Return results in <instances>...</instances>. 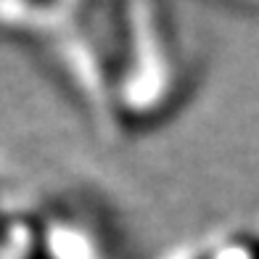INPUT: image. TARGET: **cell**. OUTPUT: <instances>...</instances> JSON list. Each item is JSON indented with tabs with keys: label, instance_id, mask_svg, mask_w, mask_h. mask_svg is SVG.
<instances>
[{
	"label": "cell",
	"instance_id": "6da1fadb",
	"mask_svg": "<svg viewBox=\"0 0 259 259\" xmlns=\"http://www.w3.org/2000/svg\"><path fill=\"white\" fill-rule=\"evenodd\" d=\"M193 61L183 27L169 8L151 3L119 6V135L154 130L178 114L198 79Z\"/></svg>",
	"mask_w": 259,
	"mask_h": 259
},
{
	"label": "cell",
	"instance_id": "7a4b0ae2",
	"mask_svg": "<svg viewBox=\"0 0 259 259\" xmlns=\"http://www.w3.org/2000/svg\"><path fill=\"white\" fill-rule=\"evenodd\" d=\"M0 259H116V243L90 206L53 201L11 211Z\"/></svg>",
	"mask_w": 259,
	"mask_h": 259
},
{
	"label": "cell",
	"instance_id": "3957f363",
	"mask_svg": "<svg viewBox=\"0 0 259 259\" xmlns=\"http://www.w3.org/2000/svg\"><path fill=\"white\" fill-rule=\"evenodd\" d=\"M11 206L3 204V198H0V241H3V233H6V225H8V217H11Z\"/></svg>",
	"mask_w": 259,
	"mask_h": 259
}]
</instances>
